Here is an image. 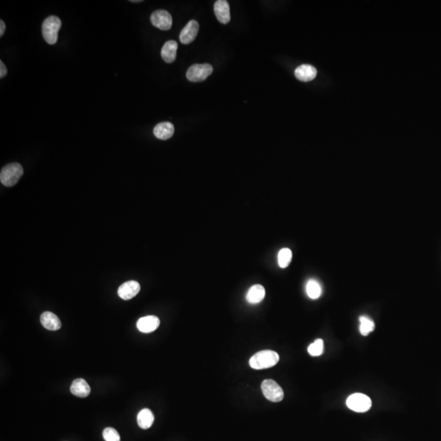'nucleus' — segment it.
Returning a JSON list of instances; mask_svg holds the SVG:
<instances>
[{
	"mask_svg": "<svg viewBox=\"0 0 441 441\" xmlns=\"http://www.w3.org/2000/svg\"><path fill=\"white\" fill-rule=\"evenodd\" d=\"M280 361V356L277 352L266 350L256 353L249 360L250 367L254 370H265L273 367Z\"/></svg>",
	"mask_w": 441,
	"mask_h": 441,
	"instance_id": "obj_1",
	"label": "nucleus"
},
{
	"mask_svg": "<svg viewBox=\"0 0 441 441\" xmlns=\"http://www.w3.org/2000/svg\"><path fill=\"white\" fill-rule=\"evenodd\" d=\"M61 26V19L57 16H50L45 19L42 25V34L48 44H55L57 42Z\"/></svg>",
	"mask_w": 441,
	"mask_h": 441,
	"instance_id": "obj_2",
	"label": "nucleus"
},
{
	"mask_svg": "<svg viewBox=\"0 0 441 441\" xmlns=\"http://www.w3.org/2000/svg\"><path fill=\"white\" fill-rule=\"evenodd\" d=\"M22 166L18 163H12L4 166L0 173V181L3 186L11 187L16 185L22 177Z\"/></svg>",
	"mask_w": 441,
	"mask_h": 441,
	"instance_id": "obj_3",
	"label": "nucleus"
},
{
	"mask_svg": "<svg viewBox=\"0 0 441 441\" xmlns=\"http://www.w3.org/2000/svg\"><path fill=\"white\" fill-rule=\"evenodd\" d=\"M347 406L354 412L365 413L372 407V401L366 395L355 393L347 398Z\"/></svg>",
	"mask_w": 441,
	"mask_h": 441,
	"instance_id": "obj_4",
	"label": "nucleus"
},
{
	"mask_svg": "<svg viewBox=\"0 0 441 441\" xmlns=\"http://www.w3.org/2000/svg\"><path fill=\"white\" fill-rule=\"evenodd\" d=\"M261 388L264 397L271 402H280L285 397L281 387L272 379L263 381Z\"/></svg>",
	"mask_w": 441,
	"mask_h": 441,
	"instance_id": "obj_5",
	"label": "nucleus"
},
{
	"mask_svg": "<svg viewBox=\"0 0 441 441\" xmlns=\"http://www.w3.org/2000/svg\"><path fill=\"white\" fill-rule=\"evenodd\" d=\"M213 71V66L209 64H195L189 68L186 72V78L190 82H202L205 80Z\"/></svg>",
	"mask_w": 441,
	"mask_h": 441,
	"instance_id": "obj_6",
	"label": "nucleus"
},
{
	"mask_svg": "<svg viewBox=\"0 0 441 441\" xmlns=\"http://www.w3.org/2000/svg\"><path fill=\"white\" fill-rule=\"evenodd\" d=\"M150 21L154 26L161 30H168L173 25V18L166 10H157L150 16Z\"/></svg>",
	"mask_w": 441,
	"mask_h": 441,
	"instance_id": "obj_7",
	"label": "nucleus"
},
{
	"mask_svg": "<svg viewBox=\"0 0 441 441\" xmlns=\"http://www.w3.org/2000/svg\"><path fill=\"white\" fill-rule=\"evenodd\" d=\"M199 23L196 20H190L186 26L184 27L180 34V41L183 44H190L195 40L199 32Z\"/></svg>",
	"mask_w": 441,
	"mask_h": 441,
	"instance_id": "obj_8",
	"label": "nucleus"
},
{
	"mask_svg": "<svg viewBox=\"0 0 441 441\" xmlns=\"http://www.w3.org/2000/svg\"><path fill=\"white\" fill-rule=\"evenodd\" d=\"M141 290V286L139 283L135 280H130L128 282L123 283V285L119 286L118 289V294L119 298L123 300H130L137 296Z\"/></svg>",
	"mask_w": 441,
	"mask_h": 441,
	"instance_id": "obj_9",
	"label": "nucleus"
},
{
	"mask_svg": "<svg viewBox=\"0 0 441 441\" xmlns=\"http://www.w3.org/2000/svg\"><path fill=\"white\" fill-rule=\"evenodd\" d=\"M160 325V320L155 316H148L139 319L137 322V328L139 331L143 334H150L155 331Z\"/></svg>",
	"mask_w": 441,
	"mask_h": 441,
	"instance_id": "obj_10",
	"label": "nucleus"
},
{
	"mask_svg": "<svg viewBox=\"0 0 441 441\" xmlns=\"http://www.w3.org/2000/svg\"><path fill=\"white\" fill-rule=\"evenodd\" d=\"M214 12L217 20L222 24H227L231 20L230 5L226 0H217L214 4Z\"/></svg>",
	"mask_w": 441,
	"mask_h": 441,
	"instance_id": "obj_11",
	"label": "nucleus"
},
{
	"mask_svg": "<svg viewBox=\"0 0 441 441\" xmlns=\"http://www.w3.org/2000/svg\"><path fill=\"white\" fill-rule=\"evenodd\" d=\"M40 322L45 329L51 331H56L61 328V320L52 312H43L40 316Z\"/></svg>",
	"mask_w": 441,
	"mask_h": 441,
	"instance_id": "obj_12",
	"label": "nucleus"
},
{
	"mask_svg": "<svg viewBox=\"0 0 441 441\" xmlns=\"http://www.w3.org/2000/svg\"><path fill=\"white\" fill-rule=\"evenodd\" d=\"M70 392L75 397L86 398L89 396L91 388L84 379H75L72 383L70 386Z\"/></svg>",
	"mask_w": 441,
	"mask_h": 441,
	"instance_id": "obj_13",
	"label": "nucleus"
},
{
	"mask_svg": "<svg viewBox=\"0 0 441 441\" xmlns=\"http://www.w3.org/2000/svg\"><path fill=\"white\" fill-rule=\"evenodd\" d=\"M174 126L170 122L159 123L154 128V134L160 140H168L174 134Z\"/></svg>",
	"mask_w": 441,
	"mask_h": 441,
	"instance_id": "obj_14",
	"label": "nucleus"
},
{
	"mask_svg": "<svg viewBox=\"0 0 441 441\" xmlns=\"http://www.w3.org/2000/svg\"><path fill=\"white\" fill-rule=\"evenodd\" d=\"M317 70L311 65H302L295 69V76L298 80L310 82L316 78Z\"/></svg>",
	"mask_w": 441,
	"mask_h": 441,
	"instance_id": "obj_15",
	"label": "nucleus"
},
{
	"mask_svg": "<svg viewBox=\"0 0 441 441\" xmlns=\"http://www.w3.org/2000/svg\"><path fill=\"white\" fill-rule=\"evenodd\" d=\"M177 47L178 45L176 41L169 40L164 43L162 47L161 56L165 62L172 63L176 60Z\"/></svg>",
	"mask_w": 441,
	"mask_h": 441,
	"instance_id": "obj_16",
	"label": "nucleus"
},
{
	"mask_svg": "<svg viewBox=\"0 0 441 441\" xmlns=\"http://www.w3.org/2000/svg\"><path fill=\"white\" fill-rule=\"evenodd\" d=\"M266 295L264 287L260 285H255L252 286L248 291L246 295V300L248 303L251 304H257L262 302L264 299Z\"/></svg>",
	"mask_w": 441,
	"mask_h": 441,
	"instance_id": "obj_17",
	"label": "nucleus"
},
{
	"mask_svg": "<svg viewBox=\"0 0 441 441\" xmlns=\"http://www.w3.org/2000/svg\"><path fill=\"white\" fill-rule=\"evenodd\" d=\"M155 421V417L152 412L148 409H144L139 412L137 415V424L141 429L146 430L152 426Z\"/></svg>",
	"mask_w": 441,
	"mask_h": 441,
	"instance_id": "obj_18",
	"label": "nucleus"
},
{
	"mask_svg": "<svg viewBox=\"0 0 441 441\" xmlns=\"http://www.w3.org/2000/svg\"><path fill=\"white\" fill-rule=\"evenodd\" d=\"M307 294L312 299H317L322 294V288L320 286V283L315 280H310L306 287Z\"/></svg>",
	"mask_w": 441,
	"mask_h": 441,
	"instance_id": "obj_19",
	"label": "nucleus"
},
{
	"mask_svg": "<svg viewBox=\"0 0 441 441\" xmlns=\"http://www.w3.org/2000/svg\"><path fill=\"white\" fill-rule=\"evenodd\" d=\"M360 332L363 336H367L370 333H372L375 329V324L371 319L367 316H361L360 317Z\"/></svg>",
	"mask_w": 441,
	"mask_h": 441,
	"instance_id": "obj_20",
	"label": "nucleus"
},
{
	"mask_svg": "<svg viewBox=\"0 0 441 441\" xmlns=\"http://www.w3.org/2000/svg\"><path fill=\"white\" fill-rule=\"evenodd\" d=\"M293 253L289 249H282L278 254V263L281 268H286L291 262Z\"/></svg>",
	"mask_w": 441,
	"mask_h": 441,
	"instance_id": "obj_21",
	"label": "nucleus"
},
{
	"mask_svg": "<svg viewBox=\"0 0 441 441\" xmlns=\"http://www.w3.org/2000/svg\"><path fill=\"white\" fill-rule=\"evenodd\" d=\"M324 352V342L322 339H316L308 347V353L312 356H319Z\"/></svg>",
	"mask_w": 441,
	"mask_h": 441,
	"instance_id": "obj_22",
	"label": "nucleus"
},
{
	"mask_svg": "<svg viewBox=\"0 0 441 441\" xmlns=\"http://www.w3.org/2000/svg\"><path fill=\"white\" fill-rule=\"evenodd\" d=\"M102 436L105 441H120L119 433L112 428H105Z\"/></svg>",
	"mask_w": 441,
	"mask_h": 441,
	"instance_id": "obj_23",
	"label": "nucleus"
},
{
	"mask_svg": "<svg viewBox=\"0 0 441 441\" xmlns=\"http://www.w3.org/2000/svg\"><path fill=\"white\" fill-rule=\"evenodd\" d=\"M7 69L6 65L3 64L2 61H0V78H2L7 74Z\"/></svg>",
	"mask_w": 441,
	"mask_h": 441,
	"instance_id": "obj_24",
	"label": "nucleus"
},
{
	"mask_svg": "<svg viewBox=\"0 0 441 441\" xmlns=\"http://www.w3.org/2000/svg\"><path fill=\"white\" fill-rule=\"evenodd\" d=\"M5 29H6V26H5V23L3 22V20H0V36L2 37L4 34Z\"/></svg>",
	"mask_w": 441,
	"mask_h": 441,
	"instance_id": "obj_25",
	"label": "nucleus"
},
{
	"mask_svg": "<svg viewBox=\"0 0 441 441\" xmlns=\"http://www.w3.org/2000/svg\"><path fill=\"white\" fill-rule=\"evenodd\" d=\"M131 2H141V1H140V0H132V1H131Z\"/></svg>",
	"mask_w": 441,
	"mask_h": 441,
	"instance_id": "obj_26",
	"label": "nucleus"
}]
</instances>
